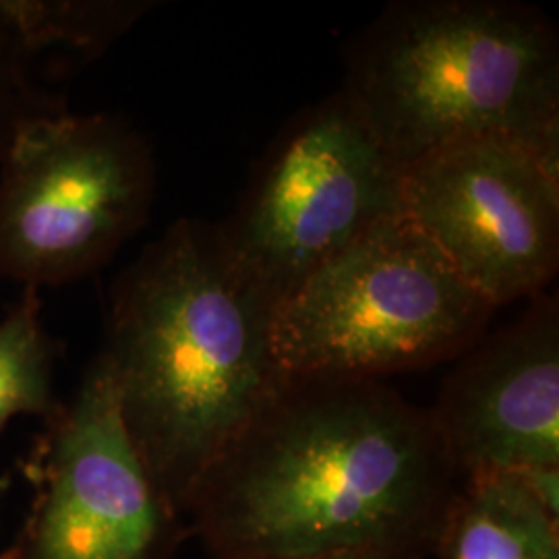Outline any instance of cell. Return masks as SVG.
I'll return each mask as SVG.
<instances>
[{"label": "cell", "mask_w": 559, "mask_h": 559, "mask_svg": "<svg viewBox=\"0 0 559 559\" xmlns=\"http://www.w3.org/2000/svg\"><path fill=\"white\" fill-rule=\"evenodd\" d=\"M459 483L427 408L394 388L288 380L187 516L214 559H425Z\"/></svg>", "instance_id": "cell-1"}, {"label": "cell", "mask_w": 559, "mask_h": 559, "mask_svg": "<svg viewBox=\"0 0 559 559\" xmlns=\"http://www.w3.org/2000/svg\"><path fill=\"white\" fill-rule=\"evenodd\" d=\"M274 313L218 222L201 218L173 222L110 288L100 355L141 462L182 519L201 480L288 383Z\"/></svg>", "instance_id": "cell-2"}, {"label": "cell", "mask_w": 559, "mask_h": 559, "mask_svg": "<svg viewBox=\"0 0 559 559\" xmlns=\"http://www.w3.org/2000/svg\"><path fill=\"white\" fill-rule=\"evenodd\" d=\"M342 92L399 166L479 138L559 154V34L520 0H396L355 34Z\"/></svg>", "instance_id": "cell-3"}, {"label": "cell", "mask_w": 559, "mask_h": 559, "mask_svg": "<svg viewBox=\"0 0 559 559\" xmlns=\"http://www.w3.org/2000/svg\"><path fill=\"white\" fill-rule=\"evenodd\" d=\"M493 313L400 212L280 302L274 346L288 380L383 381L459 359Z\"/></svg>", "instance_id": "cell-4"}, {"label": "cell", "mask_w": 559, "mask_h": 559, "mask_svg": "<svg viewBox=\"0 0 559 559\" xmlns=\"http://www.w3.org/2000/svg\"><path fill=\"white\" fill-rule=\"evenodd\" d=\"M158 187L150 141L119 115L62 110L0 145V282L87 278L138 237Z\"/></svg>", "instance_id": "cell-5"}, {"label": "cell", "mask_w": 559, "mask_h": 559, "mask_svg": "<svg viewBox=\"0 0 559 559\" xmlns=\"http://www.w3.org/2000/svg\"><path fill=\"white\" fill-rule=\"evenodd\" d=\"M402 166L338 90L299 110L218 222L240 272L274 307L323 263L402 212Z\"/></svg>", "instance_id": "cell-6"}, {"label": "cell", "mask_w": 559, "mask_h": 559, "mask_svg": "<svg viewBox=\"0 0 559 559\" xmlns=\"http://www.w3.org/2000/svg\"><path fill=\"white\" fill-rule=\"evenodd\" d=\"M27 473L38 493L0 559H173L189 535L141 462L102 355L46 419Z\"/></svg>", "instance_id": "cell-7"}, {"label": "cell", "mask_w": 559, "mask_h": 559, "mask_svg": "<svg viewBox=\"0 0 559 559\" xmlns=\"http://www.w3.org/2000/svg\"><path fill=\"white\" fill-rule=\"evenodd\" d=\"M402 212L496 309L559 270V154L503 138L440 147L402 168Z\"/></svg>", "instance_id": "cell-8"}, {"label": "cell", "mask_w": 559, "mask_h": 559, "mask_svg": "<svg viewBox=\"0 0 559 559\" xmlns=\"http://www.w3.org/2000/svg\"><path fill=\"white\" fill-rule=\"evenodd\" d=\"M460 479L559 471V300L477 340L427 408Z\"/></svg>", "instance_id": "cell-9"}, {"label": "cell", "mask_w": 559, "mask_h": 559, "mask_svg": "<svg viewBox=\"0 0 559 559\" xmlns=\"http://www.w3.org/2000/svg\"><path fill=\"white\" fill-rule=\"evenodd\" d=\"M436 559H559V514L522 475L460 479L445 508Z\"/></svg>", "instance_id": "cell-10"}, {"label": "cell", "mask_w": 559, "mask_h": 559, "mask_svg": "<svg viewBox=\"0 0 559 559\" xmlns=\"http://www.w3.org/2000/svg\"><path fill=\"white\" fill-rule=\"evenodd\" d=\"M59 344L41 318L40 290L23 288L0 320V436L11 419L46 420L60 406L55 399Z\"/></svg>", "instance_id": "cell-11"}, {"label": "cell", "mask_w": 559, "mask_h": 559, "mask_svg": "<svg viewBox=\"0 0 559 559\" xmlns=\"http://www.w3.org/2000/svg\"><path fill=\"white\" fill-rule=\"evenodd\" d=\"M40 57L25 32L21 0H0V145L23 122L69 110L38 81Z\"/></svg>", "instance_id": "cell-12"}]
</instances>
